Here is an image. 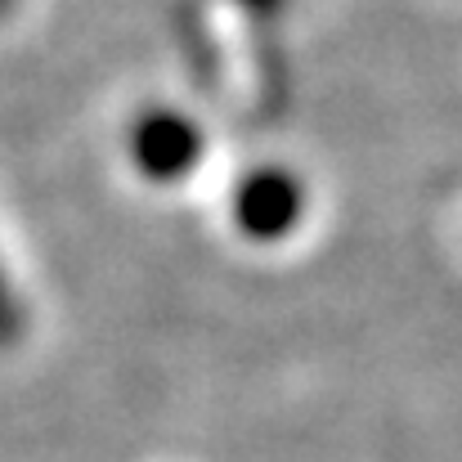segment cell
<instances>
[{
	"label": "cell",
	"mask_w": 462,
	"mask_h": 462,
	"mask_svg": "<svg viewBox=\"0 0 462 462\" xmlns=\"http://www.w3.org/2000/svg\"><path fill=\"white\" fill-rule=\"evenodd\" d=\"M297 211H301V189L279 171L256 175L243 193V220L252 234H283L297 220Z\"/></svg>",
	"instance_id": "1"
}]
</instances>
